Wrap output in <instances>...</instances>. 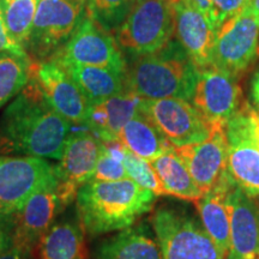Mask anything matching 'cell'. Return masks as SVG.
<instances>
[{
    "instance_id": "27",
    "label": "cell",
    "mask_w": 259,
    "mask_h": 259,
    "mask_svg": "<svg viewBox=\"0 0 259 259\" xmlns=\"http://www.w3.org/2000/svg\"><path fill=\"white\" fill-rule=\"evenodd\" d=\"M38 0H0V10L10 36L24 48L30 35Z\"/></svg>"
},
{
    "instance_id": "18",
    "label": "cell",
    "mask_w": 259,
    "mask_h": 259,
    "mask_svg": "<svg viewBox=\"0 0 259 259\" xmlns=\"http://www.w3.org/2000/svg\"><path fill=\"white\" fill-rule=\"evenodd\" d=\"M231 248L227 259L259 258V203L234 185L227 196Z\"/></svg>"
},
{
    "instance_id": "33",
    "label": "cell",
    "mask_w": 259,
    "mask_h": 259,
    "mask_svg": "<svg viewBox=\"0 0 259 259\" xmlns=\"http://www.w3.org/2000/svg\"><path fill=\"white\" fill-rule=\"evenodd\" d=\"M0 259H34V251L12 242L8 250L0 255Z\"/></svg>"
},
{
    "instance_id": "29",
    "label": "cell",
    "mask_w": 259,
    "mask_h": 259,
    "mask_svg": "<svg viewBox=\"0 0 259 259\" xmlns=\"http://www.w3.org/2000/svg\"><path fill=\"white\" fill-rule=\"evenodd\" d=\"M134 3L135 0H88L87 15L111 32L124 22Z\"/></svg>"
},
{
    "instance_id": "19",
    "label": "cell",
    "mask_w": 259,
    "mask_h": 259,
    "mask_svg": "<svg viewBox=\"0 0 259 259\" xmlns=\"http://www.w3.org/2000/svg\"><path fill=\"white\" fill-rule=\"evenodd\" d=\"M235 183L227 169L208 193L196 200L197 211L210 238L227 259L231 248V225L227 209V196Z\"/></svg>"
},
{
    "instance_id": "15",
    "label": "cell",
    "mask_w": 259,
    "mask_h": 259,
    "mask_svg": "<svg viewBox=\"0 0 259 259\" xmlns=\"http://www.w3.org/2000/svg\"><path fill=\"white\" fill-rule=\"evenodd\" d=\"M192 101L211 125H226L245 103L238 77L215 66L199 71Z\"/></svg>"
},
{
    "instance_id": "40",
    "label": "cell",
    "mask_w": 259,
    "mask_h": 259,
    "mask_svg": "<svg viewBox=\"0 0 259 259\" xmlns=\"http://www.w3.org/2000/svg\"><path fill=\"white\" fill-rule=\"evenodd\" d=\"M258 259H259V258H258Z\"/></svg>"
},
{
    "instance_id": "23",
    "label": "cell",
    "mask_w": 259,
    "mask_h": 259,
    "mask_svg": "<svg viewBox=\"0 0 259 259\" xmlns=\"http://www.w3.org/2000/svg\"><path fill=\"white\" fill-rule=\"evenodd\" d=\"M54 60V59H51ZM69 73L90 105L118 95L125 90V73L95 66H83L56 60Z\"/></svg>"
},
{
    "instance_id": "21",
    "label": "cell",
    "mask_w": 259,
    "mask_h": 259,
    "mask_svg": "<svg viewBox=\"0 0 259 259\" xmlns=\"http://www.w3.org/2000/svg\"><path fill=\"white\" fill-rule=\"evenodd\" d=\"M96 259H163L154 229L147 222L122 229L96 248Z\"/></svg>"
},
{
    "instance_id": "20",
    "label": "cell",
    "mask_w": 259,
    "mask_h": 259,
    "mask_svg": "<svg viewBox=\"0 0 259 259\" xmlns=\"http://www.w3.org/2000/svg\"><path fill=\"white\" fill-rule=\"evenodd\" d=\"M141 97L124 90L118 95L90 106L85 126L102 142L119 141L126 122L138 113Z\"/></svg>"
},
{
    "instance_id": "39",
    "label": "cell",
    "mask_w": 259,
    "mask_h": 259,
    "mask_svg": "<svg viewBox=\"0 0 259 259\" xmlns=\"http://www.w3.org/2000/svg\"><path fill=\"white\" fill-rule=\"evenodd\" d=\"M258 128H259V120H258Z\"/></svg>"
},
{
    "instance_id": "32",
    "label": "cell",
    "mask_w": 259,
    "mask_h": 259,
    "mask_svg": "<svg viewBox=\"0 0 259 259\" xmlns=\"http://www.w3.org/2000/svg\"><path fill=\"white\" fill-rule=\"evenodd\" d=\"M0 52H6V53H12L21 57H29L24 48L18 46L10 36L4 18H3L2 10H0Z\"/></svg>"
},
{
    "instance_id": "4",
    "label": "cell",
    "mask_w": 259,
    "mask_h": 259,
    "mask_svg": "<svg viewBox=\"0 0 259 259\" xmlns=\"http://www.w3.org/2000/svg\"><path fill=\"white\" fill-rule=\"evenodd\" d=\"M151 225L163 259H226L194 213L179 205H161Z\"/></svg>"
},
{
    "instance_id": "10",
    "label": "cell",
    "mask_w": 259,
    "mask_h": 259,
    "mask_svg": "<svg viewBox=\"0 0 259 259\" xmlns=\"http://www.w3.org/2000/svg\"><path fill=\"white\" fill-rule=\"evenodd\" d=\"M259 57V22L246 8L219 29L212 52V65L238 77Z\"/></svg>"
},
{
    "instance_id": "14",
    "label": "cell",
    "mask_w": 259,
    "mask_h": 259,
    "mask_svg": "<svg viewBox=\"0 0 259 259\" xmlns=\"http://www.w3.org/2000/svg\"><path fill=\"white\" fill-rule=\"evenodd\" d=\"M66 210L58 193V178L32 193L19 211L10 220L12 242L35 251L42 236Z\"/></svg>"
},
{
    "instance_id": "38",
    "label": "cell",
    "mask_w": 259,
    "mask_h": 259,
    "mask_svg": "<svg viewBox=\"0 0 259 259\" xmlns=\"http://www.w3.org/2000/svg\"><path fill=\"white\" fill-rule=\"evenodd\" d=\"M80 2H83V3H85V4H87V3H88V0H80Z\"/></svg>"
},
{
    "instance_id": "2",
    "label": "cell",
    "mask_w": 259,
    "mask_h": 259,
    "mask_svg": "<svg viewBox=\"0 0 259 259\" xmlns=\"http://www.w3.org/2000/svg\"><path fill=\"white\" fill-rule=\"evenodd\" d=\"M156 197L131 179L88 181L77 192L76 211L84 233L99 236L134 226Z\"/></svg>"
},
{
    "instance_id": "30",
    "label": "cell",
    "mask_w": 259,
    "mask_h": 259,
    "mask_svg": "<svg viewBox=\"0 0 259 259\" xmlns=\"http://www.w3.org/2000/svg\"><path fill=\"white\" fill-rule=\"evenodd\" d=\"M124 166L127 173V178L135 181L137 185L143 189L151 191L156 196L166 194L163 186H162L160 179H158L156 173L151 167L150 162L136 156L131 151L125 148L124 153Z\"/></svg>"
},
{
    "instance_id": "5",
    "label": "cell",
    "mask_w": 259,
    "mask_h": 259,
    "mask_svg": "<svg viewBox=\"0 0 259 259\" xmlns=\"http://www.w3.org/2000/svg\"><path fill=\"white\" fill-rule=\"evenodd\" d=\"M176 0H135L131 11L115 30L120 50L134 56L154 53L174 37Z\"/></svg>"
},
{
    "instance_id": "6",
    "label": "cell",
    "mask_w": 259,
    "mask_h": 259,
    "mask_svg": "<svg viewBox=\"0 0 259 259\" xmlns=\"http://www.w3.org/2000/svg\"><path fill=\"white\" fill-rule=\"evenodd\" d=\"M87 15L80 0H38L25 52L34 61L50 60L65 46Z\"/></svg>"
},
{
    "instance_id": "31",
    "label": "cell",
    "mask_w": 259,
    "mask_h": 259,
    "mask_svg": "<svg viewBox=\"0 0 259 259\" xmlns=\"http://www.w3.org/2000/svg\"><path fill=\"white\" fill-rule=\"evenodd\" d=\"M248 4L250 0H209L208 17L219 31L226 21L241 14Z\"/></svg>"
},
{
    "instance_id": "3",
    "label": "cell",
    "mask_w": 259,
    "mask_h": 259,
    "mask_svg": "<svg viewBox=\"0 0 259 259\" xmlns=\"http://www.w3.org/2000/svg\"><path fill=\"white\" fill-rule=\"evenodd\" d=\"M125 70V89L141 99L192 100L199 70L178 41L154 53L136 56Z\"/></svg>"
},
{
    "instance_id": "9",
    "label": "cell",
    "mask_w": 259,
    "mask_h": 259,
    "mask_svg": "<svg viewBox=\"0 0 259 259\" xmlns=\"http://www.w3.org/2000/svg\"><path fill=\"white\" fill-rule=\"evenodd\" d=\"M138 112L144 115L173 147L199 143L211 134L212 126L189 101L177 97L142 99Z\"/></svg>"
},
{
    "instance_id": "36",
    "label": "cell",
    "mask_w": 259,
    "mask_h": 259,
    "mask_svg": "<svg viewBox=\"0 0 259 259\" xmlns=\"http://www.w3.org/2000/svg\"><path fill=\"white\" fill-rule=\"evenodd\" d=\"M191 5L196 6L197 9L203 11L204 14H209V0H186Z\"/></svg>"
},
{
    "instance_id": "1",
    "label": "cell",
    "mask_w": 259,
    "mask_h": 259,
    "mask_svg": "<svg viewBox=\"0 0 259 259\" xmlns=\"http://www.w3.org/2000/svg\"><path fill=\"white\" fill-rule=\"evenodd\" d=\"M71 124L31 80L0 115V156L60 160Z\"/></svg>"
},
{
    "instance_id": "7",
    "label": "cell",
    "mask_w": 259,
    "mask_h": 259,
    "mask_svg": "<svg viewBox=\"0 0 259 259\" xmlns=\"http://www.w3.org/2000/svg\"><path fill=\"white\" fill-rule=\"evenodd\" d=\"M259 114L245 102L225 125L227 169L235 185L259 197Z\"/></svg>"
},
{
    "instance_id": "17",
    "label": "cell",
    "mask_w": 259,
    "mask_h": 259,
    "mask_svg": "<svg viewBox=\"0 0 259 259\" xmlns=\"http://www.w3.org/2000/svg\"><path fill=\"white\" fill-rule=\"evenodd\" d=\"M174 35L197 69L211 66L218 29L208 15L186 0H176Z\"/></svg>"
},
{
    "instance_id": "12",
    "label": "cell",
    "mask_w": 259,
    "mask_h": 259,
    "mask_svg": "<svg viewBox=\"0 0 259 259\" xmlns=\"http://www.w3.org/2000/svg\"><path fill=\"white\" fill-rule=\"evenodd\" d=\"M29 80L70 124L85 125L90 102L56 60L31 61Z\"/></svg>"
},
{
    "instance_id": "11",
    "label": "cell",
    "mask_w": 259,
    "mask_h": 259,
    "mask_svg": "<svg viewBox=\"0 0 259 259\" xmlns=\"http://www.w3.org/2000/svg\"><path fill=\"white\" fill-rule=\"evenodd\" d=\"M52 59L83 66L102 67L121 73H125L126 70L121 50L111 32L105 30L88 15Z\"/></svg>"
},
{
    "instance_id": "13",
    "label": "cell",
    "mask_w": 259,
    "mask_h": 259,
    "mask_svg": "<svg viewBox=\"0 0 259 259\" xmlns=\"http://www.w3.org/2000/svg\"><path fill=\"white\" fill-rule=\"evenodd\" d=\"M101 153V141L92 131H79L67 138L56 166L58 193L65 208L76 202L78 189L92 180Z\"/></svg>"
},
{
    "instance_id": "28",
    "label": "cell",
    "mask_w": 259,
    "mask_h": 259,
    "mask_svg": "<svg viewBox=\"0 0 259 259\" xmlns=\"http://www.w3.org/2000/svg\"><path fill=\"white\" fill-rule=\"evenodd\" d=\"M125 147L119 141L102 142L101 153L90 181H116L128 179L124 166Z\"/></svg>"
},
{
    "instance_id": "16",
    "label": "cell",
    "mask_w": 259,
    "mask_h": 259,
    "mask_svg": "<svg viewBox=\"0 0 259 259\" xmlns=\"http://www.w3.org/2000/svg\"><path fill=\"white\" fill-rule=\"evenodd\" d=\"M202 194L208 193L227 170L225 125L212 126L211 134L199 143L174 147Z\"/></svg>"
},
{
    "instance_id": "35",
    "label": "cell",
    "mask_w": 259,
    "mask_h": 259,
    "mask_svg": "<svg viewBox=\"0 0 259 259\" xmlns=\"http://www.w3.org/2000/svg\"><path fill=\"white\" fill-rule=\"evenodd\" d=\"M252 97L259 111V72L255 73L253 82H252Z\"/></svg>"
},
{
    "instance_id": "8",
    "label": "cell",
    "mask_w": 259,
    "mask_h": 259,
    "mask_svg": "<svg viewBox=\"0 0 259 259\" xmlns=\"http://www.w3.org/2000/svg\"><path fill=\"white\" fill-rule=\"evenodd\" d=\"M54 180L56 166L46 158L0 156V222L10 225L29 197Z\"/></svg>"
},
{
    "instance_id": "37",
    "label": "cell",
    "mask_w": 259,
    "mask_h": 259,
    "mask_svg": "<svg viewBox=\"0 0 259 259\" xmlns=\"http://www.w3.org/2000/svg\"><path fill=\"white\" fill-rule=\"evenodd\" d=\"M247 9L250 10L251 14L253 15L259 22V0H250V4H248Z\"/></svg>"
},
{
    "instance_id": "24",
    "label": "cell",
    "mask_w": 259,
    "mask_h": 259,
    "mask_svg": "<svg viewBox=\"0 0 259 259\" xmlns=\"http://www.w3.org/2000/svg\"><path fill=\"white\" fill-rule=\"evenodd\" d=\"M119 142L136 156L149 162L173 148L170 142L139 112L121 128Z\"/></svg>"
},
{
    "instance_id": "22",
    "label": "cell",
    "mask_w": 259,
    "mask_h": 259,
    "mask_svg": "<svg viewBox=\"0 0 259 259\" xmlns=\"http://www.w3.org/2000/svg\"><path fill=\"white\" fill-rule=\"evenodd\" d=\"M40 259H85V239L78 216L57 220L42 236Z\"/></svg>"
},
{
    "instance_id": "25",
    "label": "cell",
    "mask_w": 259,
    "mask_h": 259,
    "mask_svg": "<svg viewBox=\"0 0 259 259\" xmlns=\"http://www.w3.org/2000/svg\"><path fill=\"white\" fill-rule=\"evenodd\" d=\"M150 164L166 194L191 202H196L203 196L174 147L150 161Z\"/></svg>"
},
{
    "instance_id": "26",
    "label": "cell",
    "mask_w": 259,
    "mask_h": 259,
    "mask_svg": "<svg viewBox=\"0 0 259 259\" xmlns=\"http://www.w3.org/2000/svg\"><path fill=\"white\" fill-rule=\"evenodd\" d=\"M31 59L0 52V108L15 99L29 80Z\"/></svg>"
},
{
    "instance_id": "34",
    "label": "cell",
    "mask_w": 259,
    "mask_h": 259,
    "mask_svg": "<svg viewBox=\"0 0 259 259\" xmlns=\"http://www.w3.org/2000/svg\"><path fill=\"white\" fill-rule=\"evenodd\" d=\"M12 244L11 227L8 223L0 222V255L8 250V247Z\"/></svg>"
}]
</instances>
